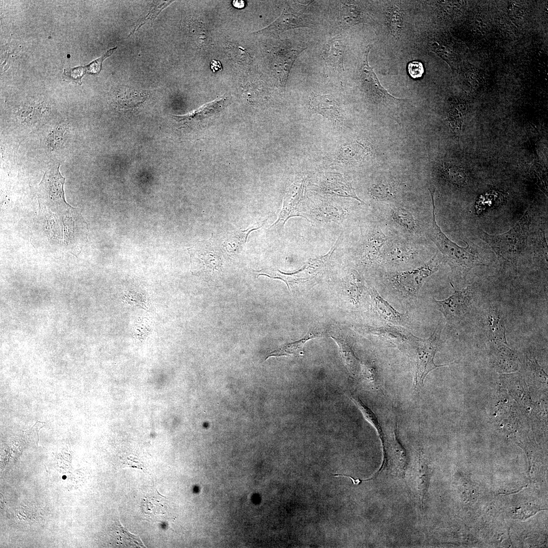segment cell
<instances>
[{
    "label": "cell",
    "mask_w": 548,
    "mask_h": 548,
    "mask_svg": "<svg viewBox=\"0 0 548 548\" xmlns=\"http://www.w3.org/2000/svg\"><path fill=\"white\" fill-rule=\"evenodd\" d=\"M442 326L438 324L431 335L427 339L415 337L408 349L413 354L412 358L414 363V388L420 391L424 386V380L432 370L448 365H437L434 359L441 345Z\"/></svg>",
    "instance_id": "cell-5"
},
{
    "label": "cell",
    "mask_w": 548,
    "mask_h": 548,
    "mask_svg": "<svg viewBox=\"0 0 548 548\" xmlns=\"http://www.w3.org/2000/svg\"><path fill=\"white\" fill-rule=\"evenodd\" d=\"M371 48L370 45L367 47L359 68V80L362 88L375 102L386 106L399 103L401 100L388 92L381 85L373 68L369 66L368 56Z\"/></svg>",
    "instance_id": "cell-8"
},
{
    "label": "cell",
    "mask_w": 548,
    "mask_h": 548,
    "mask_svg": "<svg viewBox=\"0 0 548 548\" xmlns=\"http://www.w3.org/2000/svg\"><path fill=\"white\" fill-rule=\"evenodd\" d=\"M454 292L448 298L437 300L433 299L436 308L444 316L447 322L451 324L459 323L469 314L472 305L474 291L471 286L459 290L452 283Z\"/></svg>",
    "instance_id": "cell-7"
},
{
    "label": "cell",
    "mask_w": 548,
    "mask_h": 548,
    "mask_svg": "<svg viewBox=\"0 0 548 548\" xmlns=\"http://www.w3.org/2000/svg\"><path fill=\"white\" fill-rule=\"evenodd\" d=\"M338 345L342 360L349 373L356 376L359 372L360 362L349 342L340 335H331Z\"/></svg>",
    "instance_id": "cell-19"
},
{
    "label": "cell",
    "mask_w": 548,
    "mask_h": 548,
    "mask_svg": "<svg viewBox=\"0 0 548 548\" xmlns=\"http://www.w3.org/2000/svg\"><path fill=\"white\" fill-rule=\"evenodd\" d=\"M476 29H477L478 30H480H480H481V29H482V27H481V25H477V26L476 27Z\"/></svg>",
    "instance_id": "cell-38"
},
{
    "label": "cell",
    "mask_w": 548,
    "mask_h": 548,
    "mask_svg": "<svg viewBox=\"0 0 548 548\" xmlns=\"http://www.w3.org/2000/svg\"><path fill=\"white\" fill-rule=\"evenodd\" d=\"M531 220L529 207L508 231L492 235L480 230L478 236L491 248L501 264L512 267L517 272L519 257L526 248Z\"/></svg>",
    "instance_id": "cell-2"
},
{
    "label": "cell",
    "mask_w": 548,
    "mask_h": 548,
    "mask_svg": "<svg viewBox=\"0 0 548 548\" xmlns=\"http://www.w3.org/2000/svg\"><path fill=\"white\" fill-rule=\"evenodd\" d=\"M322 334V332L319 330L318 328H312L302 338L294 342L289 343L279 349L272 351L267 355L266 359L272 356H297L300 355L302 352L303 346L307 340L320 337Z\"/></svg>",
    "instance_id": "cell-21"
},
{
    "label": "cell",
    "mask_w": 548,
    "mask_h": 548,
    "mask_svg": "<svg viewBox=\"0 0 548 548\" xmlns=\"http://www.w3.org/2000/svg\"><path fill=\"white\" fill-rule=\"evenodd\" d=\"M388 430H383L380 436L383 446L384 467L394 474H402L407 463L406 453L397 439L394 426Z\"/></svg>",
    "instance_id": "cell-10"
},
{
    "label": "cell",
    "mask_w": 548,
    "mask_h": 548,
    "mask_svg": "<svg viewBox=\"0 0 548 548\" xmlns=\"http://www.w3.org/2000/svg\"><path fill=\"white\" fill-rule=\"evenodd\" d=\"M266 220L261 224H256L245 230H231L223 236L222 245L228 253L238 254L242 251L251 232L262 227Z\"/></svg>",
    "instance_id": "cell-17"
},
{
    "label": "cell",
    "mask_w": 548,
    "mask_h": 548,
    "mask_svg": "<svg viewBox=\"0 0 548 548\" xmlns=\"http://www.w3.org/2000/svg\"><path fill=\"white\" fill-rule=\"evenodd\" d=\"M310 23L295 13L285 11L272 23L263 30L283 31L299 27H309Z\"/></svg>",
    "instance_id": "cell-20"
},
{
    "label": "cell",
    "mask_w": 548,
    "mask_h": 548,
    "mask_svg": "<svg viewBox=\"0 0 548 548\" xmlns=\"http://www.w3.org/2000/svg\"><path fill=\"white\" fill-rule=\"evenodd\" d=\"M354 330L368 338H373L399 348H409L415 336L400 326H354Z\"/></svg>",
    "instance_id": "cell-9"
},
{
    "label": "cell",
    "mask_w": 548,
    "mask_h": 548,
    "mask_svg": "<svg viewBox=\"0 0 548 548\" xmlns=\"http://www.w3.org/2000/svg\"><path fill=\"white\" fill-rule=\"evenodd\" d=\"M188 250L192 273L206 281L214 280L221 276L229 258L222 241L213 235L208 240L197 242Z\"/></svg>",
    "instance_id": "cell-4"
},
{
    "label": "cell",
    "mask_w": 548,
    "mask_h": 548,
    "mask_svg": "<svg viewBox=\"0 0 548 548\" xmlns=\"http://www.w3.org/2000/svg\"><path fill=\"white\" fill-rule=\"evenodd\" d=\"M305 49L286 50L277 53L273 59L272 70L284 88L292 66L298 55Z\"/></svg>",
    "instance_id": "cell-14"
},
{
    "label": "cell",
    "mask_w": 548,
    "mask_h": 548,
    "mask_svg": "<svg viewBox=\"0 0 548 548\" xmlns=\"http://www.w3.org/2000/svg\"><path fill=\"white\" fill-rule=\"evenodd\" d=\"M322 186V189L326 193L353 198L363 203L357 197L350 183L341 176L331 175L327 177Z\"/></svg>",
    "instance_id": "cell-18"
},
{
    "label": "cell",
    "mask_w": 548,
    "mask_h": 548,
    "mask_svg": "<svg viewBox=\"0 0 548 548\" xmlns=\"http://www.w3.org/2000/svg\"><path fill=\"white\" fill-rule=\"evenodd\" d=\"M448 179L458 187L464 186L467 181V176L462 169L455 166H449L446 172Z\"/></svg>",
    "instance_id": "cell-32"
},
{
    "label": "cell",
    "mask_w": 548,
    "mask_h": 548,
    "mask_svg": "<svg viewBox=\"0 0 548 548\" xmlns=\"http://www.w3.org/2000/svg\"><path fill=\"white\" fill-rule=\"evenodd\" d=\"M211 68L213 72H217L222 70V66L219 61L213 60L211 63Z\"/></svg>",
    "instance_id": "cell-36"
},
{
    "label": "cell",
    "mask_w": 548,
    "mask_h": 548,
    "mask_svg": "<svg viewBox=\"0 0 548 548\" xmlns=\"http://www.w3.org/2000/svg\"><path fill=\"white\" fill-rule=\"evenodd\" d=\"M407 70L408 74L414 79L421 78L424 73L422 63L418 61L410 62L408 64Z\"/></svg>",
    "instance_id": "cell-34"
},
{
    "label": "cell",
    "mask_w": 548,
    "mask_h": 548,
    "mask_svg": "<svg viewBox=\"0 0 548 548\" xmlns=\"http://www.w3.org/2000/svg\"><path fill=\"white\" fill-rule=\"evenodd\" d=\"M441 264V260L438 259L436 254L423 266L394 275L392 279L393 286L404 298H415L424 281L436 272Z\"/></svg>",
    "instance_id": "cell-6"
},
{
    "label": "cell",
    "mask_w": 548,
    "mask_h": 548,
    "mask_svg": "<svg viewBox=\"0 0 548 548\" xmlns=\"http://www.w3.org/2000/svg\"><path fill=\"white\" fill-rule=\"evenodd\" d=\"M173 1H163L153 6L149 10L148 12L139 19L132 30L129 35H132L140 27L149 21L154 19L163 9L169 5Z\"/></svg>",
    "instance_id": "cell-31"
},
{
    "label": "cell",
    "mask_w": 548,
    "mask_h": 548,
    "mask_svg": "<svg viewBox=\"0 0 548 548\" xmlns=\"http://www.w3.org/2000/svg\"><path fill=\"white\" fill-rule=\"evenodd\" d=\"M310 107L312 112L335 121H339L341 109L337 101L329 95L312 94L310 98Z\"/></svg>",
    "instance_id": "cell-15"
},
{
    "label": "cell",
    "mask_w": 548,
    "mask_h": 548,
    "mask_svg": "<svg viewBox=\"0 0 548 548\" xmlns=\"http://www.w3.org/2000/svg\"><path fill=\"white\" fill-rule=\"evenodd\" d=\"M472 30L476 31V30H477V29H476V28H475V27H474V28H473V30Z\"/></svg>",
    "instance_id": "cell-44"
},
{
    "label": "cell",
    "mask_w": 548,
    "mask_h": 548,
    "mask_svg": "<svg viewBox=\"0 0 548 548\" xmlns=\"http://www.w3.org/2000/svg\"><path fill=\"white\" fill-rule=\"evenodd\" d=\"M304 187L305 180H302L300 183L294 184L287 189L284 196L283 207L278 218L270 227L278 225L281 222L284 225L290 218L298 216L296 213V208L303 196Z\"/></svg>",
    "instance_id": "cell-13"
},
{
    "label": "cell",
    "mask_w": 548,
    "mask_h": 548,
    "mask_svg": "<svg viewBox=\"0 0 548 548\" xmlns=\"http://www.w3.org/2000/svg\"><path fill=\"white\" fill-rule=\"evenodd\" d=\"M368 292L375 313L383 321L398 326H407L409 324L408 314L398 312L380 295L375 288L369 289Z\"/></svg>",
    "instance_id": "cell-12"
},
{
    "label": "cell",
    "mask_w": 548,
    "mask_h": 548,
    "mask_svg": "<svg viewBox=\"0 0 548 548\" xmlns=\"http://www.w3.org/2000/svg\"><path fill=\"white\" fill-rule=\"evenodd\" d=\"M472 32L473 35H475L477 33V31L474 30H472Z\"/></svg>",
    "instance_id": "cell-42"
},
{
    "label": "cell",
    "mask_w": 548,
    "mask_h": 548,
    "mask_svg": "<svg viewBox=\"0 0 548 548\" xmlns=\"http://www.w3.org/2000/svg\"><path fill=\"white\" fill-rule=\"evenodd\" d=\"M478 84H477V83H476V84H474V87L475 88H477V87H478Z\"/></svg>",
    "instance_id": "cell-39"
},
{
    "label": "cell",
    "mask_w": 548,
    "mask_h": 548,
    "mask_svg": "<svg viewBox=\"0 0 548 548\" xmlns=\"http://www.w3.org/2000/svg\"><path fill=\"white\" fill-rule=\"evenodd\" d=\"M482 26L483 27L485 28L486 27V24L485 23H483L482 24Z\"/></svg>",
    "instance_id": "cell-41"
},
{
    "label": "cell",
    "mask_w": 548,
    "mask_h": 548,
    "mask_svg": "<svg viewBox=\"0 0 548 548\" xmlns=\"http://www.w3.org/2000/svg\"><path fill=\"white\" fill-rule=\"evenodd\" d=\"M429 191L433 209L432 223L428 230L429 235L440 250L452 271L465 280L472 268L486 265V263L477 250L468 242H466L467 247H460L450 240L442 231L436 221L434 190L431 187Z\"/></svg>",
    "instance_id": "cell-3"
},
{
    "label": "cell",
    "mask_w": 548,
    "mask_h": 548,
    "mask_svg": "<svg viewBox=\"0 0 548 548\" xmlns=\"http://www.w3.org/2000/svg\"><path fill=\"white\" fill-rule=\"evenodd\" d=\"M392 217L395 221L406 229L412 231L415 227V220L413 215L403 208H396L392 211Z\"/></svg>",
    "instance_id": "cell-30"
},
{
    "label": "cell",
    "mask_w": 548,
    "mask_h": 548,
    "mask_svg": "<svg viewBox=\"0 0 548 548\" xmlns=\"http://www.w3.org/2000/svg\"><path fill=\"white\" fill-rule=\"evenodd\" d=\"M482 324L485 336L490 341L507 344L505 317L499 306L487 307L482 315Z\"/></svg>",
    "instance_id": "cell-11"
},
{
    "label": "cell",
    "mask_w": 548,
    "mask_h": 548,
    "mask_svg": "<svg viewBox=\"0 0 548 548\" xmlns=\"http://www.w3.org/2000/svg\"><path fill=\"white\" fill-rule=\"evenodd\" d=\"M345 288L349 298L357 304L364 289V281L359 273L354 269L348 271L345 279Z\"/></svg>",
    "instance_id": "cell-24"
},
{
    "label": "cell",
    "mask_w": 548,
    "mask_h": 548,
    "mask_svg": "<svg viewBox=\"0 0 548 548\" xmlns=\"http://www.w3.org/2000/svg\"><path fill=\"white\" fill-rule=\"evenodd\" d=\"M360 376L362 382L369 388L378 390L381 386L378 370L371 361H365L362 364Z\"/></svg>",
    "instance_id": "cell-25"
},
{
    "label": "cell",
    "mask_w": 548,
    "mask_h": 548,
    "mask_svg": "<svg viewBox=\"0 0 548 548\" xmlns=\"http://www.w3.org/2000/svg\"><path fill=\"white\" fill-rule=\"evenodd\" d=\"M35 223L47 247L76 255L86 242L88 225L80 210L68 204L65 197L38 199Z\"/></svg>",
    "instance_id": "cell-1"
},
{
    "label": "cell",
    "mask_w": 548,
    "mask_h": 548,
    "mask_svg": "<svg viewBox=\"0 0 548 548\" xmlns=\"http://www.w3.org/2000/svg\"><path fill=\"white\" fill-rule=\"evenodd\" d=\"M370 192L372 197L379 199H389L395 194L394 189L391 185L383 183L374 185Z\"/></svg>",
    "instance_id": "cell-33"
},
{
    "label": "cell",
    "mask_w": 548,
    "mask_h": 548,
    "mask_svg": "<svg viewBox=\"0 0 548 548\" xmlns=\"http://www.w3.org/2000/svg\"><path fill=\"white\" fill-rule=\"evenodd\" d=\"M362 13L358 7L350 2L341 1L338 20L339 28L345 29L362 21Z\"/></svg>",
    "instance_id": "cell-23"
},
{
    "label": "cell",
    "mask_w": 548,
    "mask_h": 548,
    "mask_svg": "<svg viewBox=\"0 0 548 548\" xmlns=\"http://www.w3.org/2000/svg\"><path fill=\"white\" fill-rule=\"evenodd\" d=\"M349 396L360 410L365 420L375 429L380 436L383 432V429L375 415L361 400L358 396L353 394H350Z\"/></svg>",
    "instance_id": "cell-28"
},
{
    "label": "cell",
    "mask_w": 548,
    "mask_h": 548,
    "mask_svg": "<svg viewBox=\"0 0 548 548\" xmlns=\"http://www.w3.org/2000/svg\"><path fill=\"white\" fill-rule=\"evenodd\" d=\"M481 34L483 35H485V31L484 30L482 31H481Z\"/></svg>",
    "instance_id": "cell-40"
},
{
    "label": "cell",
    "mask_w": 548,
    "mask_h": 548,
    "mask_svg": "<svg viewBox=\"0 0 548 548\" xmlns=\"http://www.w3.org/2000/svg\"><path fill=\"white\" fill-rule=\"evenodd\" d=\"M345 45L339 39H333L325 45L323 57L326 64L339 75L344 73V56Z\"/></svg>",
    "instance_id": "cell-16"
},
{
    "label": "cell",
    "mask_w": 548,
    "mask_h": 548,
    "mask_svg": "<svg viewBox=\"0 0 548 548\" xmlns=\"http://www.w3.org/2000/svg\"><path fill=\"white\" fill-rule=\"evenodd\" d=\"M521 13H522H522H523L524 12H523V11H522V10H521Z\"/></svg>",
    "instance_id": "cell-45"
},
{
    "label": "cell",
    "mask_w": 548,
    "mask_h": 548,
    "mask_svg": "<svg viewBox=\"0 0 548 548\" xmlns=\"http://www.w3.org/2000/svg\"><path fill=\"white\" fill-rule=\"evenodd\" d=\"M387 14L391 33L394 37H398L403 26V17L401 10L396 6H393L387 10Z\"/></svg>",
    "instance_id": "cell-29"
},
{
    "label": "cell",
    "mask_w": 548,
    "mask_h": 548,
    "mask_svg": "<svg viewBox=\"0 0 548 548\" xmlns=\"http://www.w3.org/2000/svg\"><path fill=\"white\" fill-rule=\"evenodd\" d=\"M367 153V149L361 144L352 143L341 148L338 158L346 162H358L361 161Z\"/></svg>",
    "instance_id": "cell-26"
},
{
    "label": "cell",
    "mask_w": 548,
    "mask_h": 548,
    "mask_svg": "<svg viewBox=\"0 0 548 548\" xmlns=\"http://www.w3.org/2000/svg\"><path fill=\"white\" fill-rule=\"evenodd\" d=\"M475 24H477V25H479V22H478V21H475Z\"/></svg>",
    "instance_id": "cell-43"
},
{
    "label": "cell",
    "mask_w": 548,
    "mask_h": 548,
    "mask_svg": "<svg viewBox=\"0 0 548 548\" xmlns=\"http://www.w3.org/2000/svg\"><path fill=\"white\" fill-rule=\"evenodd\" d=\"M45 425V423L44 422L37 421L32 427L23 431V433L27 436L36 438L37 440L38 441L39 430L44 427Z\"/></svg>",
    "instance_id": "cell-35"
},
{
    "label": "cell",
    "mask_w": 548,
    "mask_h": 548,
    "mask_svg": "<svg viewBox=\"0 0 548 548\" xmlns=\"http://www.w3.org/2000/svg\"><path fill=\"white\" fill-rule=\"evenodd\" d=\"M226 98L220 97L207 103L197 110L185 115L177 116L179 120L189 121L193 120H200L208 118L219 112L224 105Z\"/></svg>",
    "instance_id": "cell-22"
},
{
    "label": "cell",
    "mask_w": 548,
    "mask_h": 548,
    "mask_svg": "<svg viewBox=\"0 0 548 548\" xmlns=\"http://www.w3.org/2000/svg\"><path fill=\"white\" fill-rule=\"evenodd\" d=\"M385 241L384 235L378 230L369 234L365 247V253L369 260H373L378 256Z\"/></svg>",
    "instance_id": "cell-27"
},
{
    "label": "cell",
    "mask_w": 548,
    "mask_h": 548,
    "mask_svg": "<svg viewBox=\"0 0 548 548\" xmlns=\"http://www.w3.org/2000/svg\"><path fill=\"white\" fill-rule=\"evenodd\" d=\"M233 4V5L234 6V7H237L238 8H243L244 7V2L243 1H234Z\"/></svg>",
    "instance_id": "cell-37"
}]
</instances>
